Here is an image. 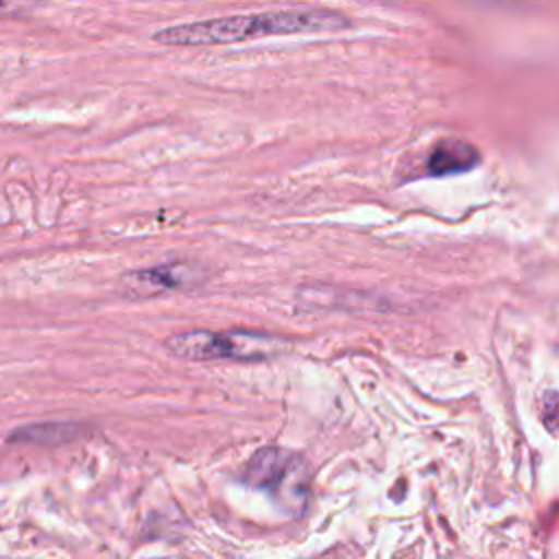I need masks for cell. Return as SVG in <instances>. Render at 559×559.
Returning <instances> with one entry per match:
<instances>
[{
	"label": "cell",
	"instance_id": "6da1fadb",
	"mask_svg": "<svg viewBox=\"0 0 559 559\" xmlns=\"http://www.w3.org/2000/svg\"><path fill=\"white\" fill-rule=\"evenodd\" d=\"M349 20L330 9H275L175 24L153 33L164 46H225L269 35L328 33L347 28Z\"/></svg>",
	"mask_w": 559,
	"mask_h": 559
},
{
	"label": "cell",
	"instance_id": "7a4b0ae2",
	"mask_svg": "<svg viewBox=\"0 0 559 559\" xmlns=\"http://www.w3.org/2000/svg\"><path fill=\"white\" fill-rule=\"evenodd\" d=\"M164 345L183 360H266L286 349L284 338L249 330H188L168 336Z\"/></svg>",
	"mask_w": 559,
	"mask_h": 559
},
{
	"label": "cell",
	"instance_id": "3957f363",
	"mask_svg": "<svg viewBox=\"0 0 559 559\" xmlns=\"http://www.w3.org/2000/svg\"><path fill=\"white\" fill-rule=\"evenodd\" d=\"M245 480L258 489L271 491L288 509H301L308 493V469L306 463L282 448H260L245 469Z\"/></svg>",
	"mask_w": 559,
	"mask_h": 559
},
{
	"label": "cell",
	"instance_id": "277c9868",
	"mask_svg": "<svg viewBox=\"0 0 559 559\" xmlns=\"http://www.w3.org/2000/svg\"><path fill=\"white\" fill-rule=\"evenodd\" d=\"M205 280V269L194 262H170L129 271L120 277L129 297H153L166 290H188Z\"/></svg>",
	"mask_w": 559,
	"mask_h": 559
},
{
	"label": "cell",
	"instance_id": "5b68a950",
	"mask_svg": "<svg viewBox=\"0 0 559 559\" xmlns=\"http://www.w3.org/2000/svg\"><path fill=\"white\" fill-rule=\"evenodd\" d=\"M478 159H480V155H478L476 146H472L465 140L445 138V140H439L432 146V151L428 153L426 168L435 177H448V175H459V173L472 170L478 164Z\"/></svg>",
	"mask_w": 559,
	"mask_h": 559
},
{
	"label": "cell",
	"instance_id": "8992f818",
	"mask_svg": "<svg viewBox=\"0 0 559 559\" xmlns=\"http://www.w3.org/2000/svg\"><path fill=\"white\" fill-rule=\"evenodd\" d=\"M85 428L76 421H39L15 428L7 441L28 445H61L81 437Z\"/></svg>",
	"mask_w": 559,
	"mask_h": 559
},
{
	"label": "cell",
	"instance_id": "52a82bcc",
	"mask_svg": "<svg viewBox=\"0 0 559 559\" xmlns=\"http://www.w3.org/2000/svg\"><path fill=\"white\" fill-rule=\"evenodd\" d=\"M7 9V0H0V11H4Z\"/></svg>",
	"mask_w": 559,
	"mask_h": 559
}]
</instances>
